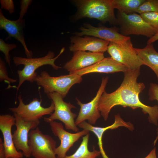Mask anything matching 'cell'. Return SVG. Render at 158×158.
Wrapping results in <instances>:
<instances>
[{"instance_id": "277c9868", "label": "cell", "mask_w": 158, "mask_h": 158, "mask_svg": "<svg viewBox=\"0 0 158 158\" xmlns=\"http://www.w3.org/2000/svg\"><path fill=\"white\" fill-rule=\"evenodd\" d=\"M82 80V76L76 74L53 77L50 76L47 71H44L37 75L35 82L43 88L44 92L47 95L56 92L64 98L73 85L80 83Z\"/></svg>"}, {"instance_id": "9c48e42d", "label": "cell", "mask_w": 158, "mask_h": 158, "mask_svg": "<svg viewBox=\"0 0 158 158\" xmlns=\"http://www.w3.org/2000/svg\"><path fill=\"white\" fill-rule=\"evenodd\" d=\"M18 106L10 107L9 109L26 121L40 122V119L43 116L51 115L54 110V105L52 101L49 107H44L41 105L42 100L40 101L37 98H34L28 104L24 103L20 94L18 96Z\"/></svg>"}, {"instance_id": "7402d4cb", "label": "cell", "mask_w": 158, "mask_h": 158, "mask_svg": "<svg viewBox=\"0 0 158 158\" xmlns=\"http://www.w3.org/2000/svg\"><path fill=\"white\" fill-rule=\"evenodd\" d=\"M145 0H112V4L114 9L118 11L130 14L135 13V10Z\"/></svg>"}, {"instance_id": "5bb4252c", "label": "cell", "mask_w": 158, "mask_h": 158, "mask_svg": "<svg viewBox=\"0 0 158 158\" xmlns=\"http://www.w3.org/2000/svg\"><path fill=\"white\" fill-rule=\"evenodd\" d=\"M15 124L14 115L8 114L0 115V130L4 138L6 158H21L23 156L22 152L16 149L13 142L11 129Z\"/></svg>"}, {"instance_id": "9a60e30c", "label": "cell", "mask_w": 158, "mask_h": 158, "mask_svg": "<svg viewBox=\"0 0 158 158\" xmlns=\"http://www.w3.org/2000/svg\"><path fill=\"white\" fill-rule=\"evenodd\" d=\"M71 42L69 49L73 52L80 51L104 53L107 50L110 42L93 36L75 35L71 37Z\"/></svg>"}, {"instance_id": "8992f818", "label": "cell", "mask_w": 158, "mask_h": 158, "mask_svg": "<svg viewBox=\"0 0 158 158\" xmlns=\"http://www.w3.org/2000/svg\"><path fill=\"white\" fill-rule=\"evenodd\" d=\"M107 51L113 59L123 65L129 70L140 68L144 65L133 47L130 38L121 43L110 42Z\"/></svg>"}, {"instance_id": "603a6c76", "label": "cell", "mask_w": 158, "mask_h": 158, "mask_svg": "<svg viewBox=\"0 0 158 158\" xmlns=\"http://www.w3.org/2000/svg\"><path fill=\"white\" fill-rule=\"evenodd\" d=\"M140 14L150 12H158V0H145L135 10Z\"/></svg>"}, {"instance_id": "cb8c5ba5", "label": "cell", "mask_w": 158, "mask_h": 158, "mask_svg": "<svg viewBox=\"0 0 158 158\" xmlns=\"http://www.w3.org/2000/svg\"><path fill=\"white\" fill-rule=\"evenodd\" d=\"M0 81H4L8 83V85L6 89L12 87L17 88L16 86H13L10 85L11 83H16L17 82V80L8 77L5 63L1 58H0Z\"/></svg>"}, {"instance_id": "ffe728a7", "label": "cell", "mask_w": 158, "mask_h": 158, "mask_svg": "<svg viewBox=\"0 0 158 158\" xmlns=\"http://www.w3.org/2000/svg\"><path fill=\"white\" fill-rule=\"evenodd\" d=\"M144 65L150 68L155 73L158 80V52L153 44H147L142 48H135Z\"/></svg>"}, {"instance_id": "d6a6232c", "label": "cell", "mask_w": 158, "mask_h": 158, "mask_svg": "<svg viewBox=\"0 0 158 158\" xmlns=\"http://www.w3.org/2000/svg\"><path fill=\"white\" fill-rule=\"evenodd\" d=\"M13 158V157H9V158Z\"/></svg>"}, {"instance_id": "7a4b0ae2", "label": "cell", "mask_w": 158, "mask_h": 158, "mask_svg": "<svg viewBox=\"0 0 158 158\" xmlns=\"http://www.w3.org/2000/svg\"><path fill=\"white\" fill-rule=\"evenodd\" d=\"M73 2L78 9L77 19L94 18L103 23L117 25L112 0H75Z\"/></svg>"}, {"instance_id": "f1b7e54d", "label": "cell", "mask_w": 158, "mask_h": 158, "mask_svg": "<svg viewBox=\"0 0 158 158\" xmlns=\"http://www.w3.org/2000/svg\"><path fill=\"white\" fill-rule=\"evenodd\" d=\"M1 9H4L8 11L12 14L15 11V7L13 2L12 0H0Z\"/></svg>"}, {"instance_id": "52a82bcc", "label": "cell", "mask_w": 158, "mask_h": 158, "mask_svg": "<svg viewBox=\"0 0 158 158\" xmlns=\"http://www.w3.org/2000/svg\"><path fill=\"white\" fill-rule=\"evenodd\" d=\"M47 95L53 102L55 109L50 116L44 118V121L50 123L55 120H59L64 124L66 129L78 132L79 129L76 125L75 121L77 115L71 111L72 109L76 108L75 106L70 102H65L63 98L58 93L53 92Z\"/></svg>"}, {"instance_id": "8fae6325", "label": "cell", "mask_w": 158, "mask_h": 158, "mask_svg": "<svg viewBox=\"0 0 158 158\" xmlns=\"http://www.w3.org/2000/svg\"><path fill=\"white\" fill-rule=\"evenodd\" d=\"M49 124L53 133L57 136L61 141L60 145L54 150L57 158H64L66 156L67 152L74 144L81 137L89 133V131L84 129L75 133H70L64 130L61 123L55 121L51 122Z\"/></svg>"}, {"instance_id": "e0dca14e", "label": "cell", "mask_w": 158, "mask_h": 158, "mask_svg": "<svg viewBox=\"0 0 158 158\" xmlns=\"http://www.w3.org/2000/svg\"><path fill=\"white\" fill-rule=\"evenodd\" d=\"M73 52L71 59L63 66L69 73L92 66L105 58L104 53H102L80 51Z\"/></svg>"}, {"instance_id": "ac0fdd59", "label": "cell", "mask_w": 158, "mask_h": 158, "mask_svg": "<svg viewBox=\"0 0 158 158\" xmlns=\"http://www.w3.org/2000/svg\"><path fill=\"white\" fill-rule=\"evenodd\" d=\"M78 126L83 129L91 131L95 135L98 139V145L102 158H109L106 154L103 146L102 137L105 131L109 129H116L121 126L125 127L131 131L134 129L133 125L130 122L124 121L119 114L115 115L114 121L113 124L105 127L95 126L85 121L79 123Z\"/></svg>"}, {"instance_id": "2e32d148", "label": "cell", "mask_w": 158, "mask_h": 158, "mask_svg": "<svg viewBox=\"0 0 158 158\" xmlns=\"http://www.w3.org/2000/svg\"><path fill=\"white\" fill-rule=\"evenodd\" d=\"M25 25L24 19L13 20L7 19L3 14L2 9H0V29L4 30L8 33L6 39L13 37L17 40L23 47L27 58H32V52L28 49L25 41L23 33Z\"/></svg>"}, {"instance_id": "6da1fadb", "label": "cell", "mask_w": 158, "mask_h": 158, "mask_svg": "<svg viewBox=\"0 0 158 158\" xmlns=\"http://www.w3.org/2000/svg\"><path fill=\"white\" fill-rule=\"evenodd\" d=\"M124 78L120 86L116 90L108 93L105 90L99 99L98 109L101 116L107 121L111 109L117 105L129 107L134 109H142L145 114H148L150 122L157 125L158 106L147 105L140 100L139 95L145 88L142 83H138L140 68L128 70L124 72Z\"/></svg>"}, {"instance_id": "f546056e", "label": "cell", "mask_w": 158, "mask_h": 158, "mask_svg": "<svg viewBox=\"0 0 158 158\" xmlns=\"http://www.w3.org/2000/svg\"><path fill=\"white\" fill-rule=\"evenodd\" d=\"M0 158H6L4 141L0 138Z\"/></svg>"}, {"instance_id": "83f0119b", "label": "cell", "mask_w": 158, "mask_h": 158, "mask_svg": "<svg viewBox=\"0 0 158 158\" xmlns=\"http://www.w3.org/2000/svg\"><path fill=\"white\" fill-rule=\"evenodd\" d=\"M31 0H21L20 1V11L19 16L18 19L20 20L23 19V18L26 13L29 7L31 4Z\"/></svg>"}, {"instance_id": "4fadbf2b", "label": "cell", "mask_w": 158, "mask_h": 158, "mask_svg": "<svg viewBox=\"0 0 158 158\" xmlns=\"http://www.w3.org/2000/svg\"><path fill=\"white\" fill-rule=\"evenodd\" d=\"M79 30L80 32L74 33L76 35L93 36L109 42L121 43L130 38L119 33L118 28L116 27H96L87 23L85 24L84 26H81Z\"/></svg>"}, {"instance_id": "484cf974", "label": "cell", "mask_w": 158, "mask_h": 158, "mask_svg": "<svg viewBox=\"0 0 158 158\" xmlns=\"http://www.w3.org/2000/svg\"><path fill=\"white\" fill-rule=\"evenodd\" d=\"M140 15L146 22L158 31V12L145 13Z\"/></svg>"}, {"instance_id": "1f68e13d", "label": "cell", "mask_w": 158, "mask_h": 158, "mask_svg": "<svg viewBox=\"0 0 158 158\" xmlns=\"http://www.w3.org/2000/svg\"><path fill=\"white\" fill-rule=\"evenodd\" d=\"M145 158H157L155 148H154L152 150Z\"/></svg>"}, {"instance_id": "4316f807", "label": "cell", "mask_w": 158, "mask_h": 158, "mask_svg": "<svg viewBox=\"0 0 158 158\" xmlns=\"http://www.w3.org/2000/svg\"><path fill=\"white\" fill-rule=\"evenodd\" d=\"M148 95L150 100H156L158 102V84L153 83L150 84ZM157 133V136L154 142V145L158 139V131Z\"/></svg>"}, {"instance_id": "5b68a950", "label": "cell", "mask_w": 158, "mask_h": 158, "mask_svg": "<svg viewBox=\"0 0 158 158\" xmlns=\"http://www.w3.org/2000/svg\"><path fill=\"white\" fill-rule=\"evenodd\" d=\"M116 17L119 31L124 36L141 35L150 38L158 32L135 13L126 14L118 11Z\"/></svg>"}, {"instance_id": "30bf717a", "label": "cell", "mask_w": 158, "mask_h": 158, "mask_svg": "<svg viewBox=\"0 0 158 158\" xmlns=\"http://www.w3.org/2000/svg\"><path fill=\"white\" fill-rule=\"evenodd\" d=\"M108 79L107 76L102 78L101 85L95 96L89 102L83 103L76 98L77 103L80 107L75 121L77 126L85 120H87L88 123L92 125H95L97 120L101 117V115L98 109V104L100 97L105 90Z\"/></svg>"}, {"instance_id": "d6986e66", "label": "cell", "mask_w": 158, "mask_h": 158, "mask_svg": "<svg viewBox=\"0 0 158 158\" xmlns=\"http://www.w3.org/2000/svg\"><path fill=\"white\" fill-rule=\"evenodd\" d=\"M129 70L126 66L114 59L111 57L104 58L93 65L71 73L82 76L89 73H123Z\"/></svg>"}, {"instance_id": "7c38bea8", "label": "cell", "mask_w": 158, "mask_h": 158, "mask_svg": "<svg viewBox=\"0 0 158 158\" xmlns=\"http://www.w3.org/2000/svg\"><path fill=\"white\" fill-rule=\"evenodd\" d=\"M16 129L12 134L15 146L18 150L22 151L23 156L30 158L31 153L28 145V135L30 131L38 127L40 122L24 121L17 114L13 113Z\"/></svg>"}, {"instance_id": "4dcf8cb0", "label": "cell", "mask_w": 158, "mask_h": 158, "mask_svg": "<svg viewBox=\"0 0 158 158\" xmlns=\"http://www.w3.org/2000/svg\"><path fill=\"white\" fill-rule=\"evenodd\" d=\"M158 40V32L153 37L150 38L147 42V44H153Z\"/></svg>"}, {"instance_id": "ba28073f", "label": "cell", "mask_w": 158, "mask_h": 158, "mask_svg": "<svg viewBox=\"0 0 158 158\" xmlns=\"http://www.w3.org/2000/svg\"><path fill=\"white\" fill-rule=\"evenodd\" d=\"M56 143L51 136L43 134L38 127L29 133L28 145L31 156L35 158H57L54 152Z\"/></svg>"}, {"instance_id": "d4e9b609", "label": "cell", "mask_w": 158, "mask_h": 158, "mask_svg": "<svg viewBox=\"0 0 158 158\" xmlns=\"http://www.w3.org/2000/svg\"><path fill=\"white\" fill-rule=\"evenodd\" d=\"M17 47L16 45L15 44H8L6 43L3 39H0V51L4 54L6 62L10 66L11 59L9 51L16 49Z\"/></svg>"}, {"instance_id": "44dd1931", "label": "cell", "mask_w": 158, "mask_h": 158, "mask_svg": "<svg viewBox=\"0 0 158 158\" xmlns=\"http://www.w3.org/2000/svg\"><path fill=\"white\" fill-rule=\"evenodd\" d=\"M89 133L82 138V141L74 153L66 156L64 158H97L101 154L100 151L97 150L93 147V151H90L88 148Z\"/></svg>"}, {"instance_id": "3957f363", "label": "cell", "mask_w": 158, "mask_h": 158, "mask_svg": "<svg viewBox=\"0 0 158 158\" xmlns=\"http://www.w3.org/2000/svg\"><path fill=\"white\" fill-rule=\"evenodd\" d=\"M65 50L64 47L62 48L59 54L55 57L54 52L51 51H49L44 56L39 58H28L14 56L13 58V62L16 66L20 65L24 66L22 70L17 71L19 83L16 88V96L20 87L24 82L26 80L30 82H35L37 75L36 71L39 67L44 65H49L55 70L61 68V67L56 65L55 62Z\"/></svg>"}]
</instances>
